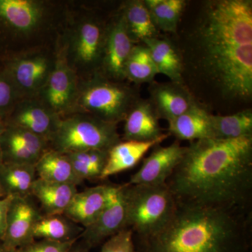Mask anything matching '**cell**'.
<instances>
[{"label":"cell","mask_w":252,"mask_h":252,"mask_svg":"<svg viewBox=\"0 0 252 252\" xmlns=\"http://www.w3.org/2000/svg\"><path fill=\"white\" fill-rule=\"evenodd\" d=\"M101 252H137L133 232L124 228L104 242Z\"/></svg>","instance_id":"33"},{"label":"cell","mask_w":252,"mask_h":252,"mask_svg":"<svg viewBox=\"0 0 252 252\" xmlns=\"http://www.w3.org/2000/svg\"><path fill=\"white\" fill-rule=\"evenodd\" d=\"M90 250L91 249L88 248L85 244L83 243L82 242L79 243L77 241L68 252H89Z\"/></svg>","instance_id":"36"},{"label":"cell","mask_w":252,"mask_h":252,"mask_svg":"<svg viewBox=\"0 0 252 252\" xmlns=\"http://www.w3.org/2000/svg\"><path fill=\"white\" fill-rule=\"evenodd\" d=\"M166 185L179 201L252 212V136L190 142Z\"/></svg>","instance_id":"2"},{"label":"cell","mask_w":252,"mask_h":252,"mask_svg":"<svg viewBox=\"0 0 252 252\" xmlns=\"http://www.w3.org/2000/svg\"><path fill=\"white\" fill-rule=\"evenodd\" d=\"M77 186L56 183L36 179L32 190V196L41 205L43 215L63 214L78 193Z\"/></svg>","instance_id":"22"},{"label":"cell","mask_w":252,"mask_h":252,"mask_svg":"<svg viewBox=\"0 0 252 252\" xmlns=\"http://www.w3.org/2000/svg\"><path fill=\"white\" fill-rule=\"evenodd\" d=\"M20 100L17 91L3 67L0 71V119L5 121Z\"/></svg>","instance_id":"32"},{"label":"cell","mask_w":252,"mask_h":252,"mask_svg":"<svg viewBox=\"0 0 252 252\" xmlns=\"http://www.w3.org/2000/svg\"><path fill=\"white\" fill-rule=\"evenodd\" d=\"M122 140L118 124L88 114H72L61 117L49 145L60 153L69 154L91 149L109 151Z\"/></svg>","instance_id":"8"},{"label":"cell","mask_w":252,"mask_h":252,"mask_svg":"<svg viewBox=\"0 0 252 252\" xmlns=\"http://www.w3.org/2000/svg\"><path fill=\"white\" fill-rule=\"evenodd\" d=\"M112 185H101L78 192L63 215L83 228L97 220L108 201Z\"/></svg>","instance_id":"20"},{"label":"cell","mask_w":252,"mask_h":252,"mask_svg":"<svg viewBox=\"0 0 252 252\" xmlns=\"http://www.w3.org/2000/svg\"><path fill=\"white\" fill-rule=\"evenodd\" d=\"M43 216L32 196L12 197L6 215L2 242L7 248L18 249L34 241V226Z\"/></svg>","instance_id":"12"},{"label":"cell","mask_w":252,"mask_h":252,"mask_svg":"<svg viewBox=\"0 0 252 252\" xmlns=\"http://www.w3.org/2000/svg\"><path fill=\"white\" fill-rule=\"evenodd\" d=\"M126 80L135 84L153 82L158 74L147 46L136 44L131 51L125 66Z\"/></svg>","instance_id":"30"},{"label":"cell","mask_w":252,"mask_h":252,"mask_svg":"<svg viewBox=\"0 0 252 252\" xmlns=\"http://www.w3.org/2000/svg\"><path fill=\"white\" fill-rule=\"evenodd\" d=\"M252 212L177 200L171 220L137 252H252Z\"/></svg>","instance_id":"3"},{"label":"cell","mask_w":252,"mask_h":252,"mask_svg":"<svg viewBox=\"0 0 252 252\" xmlns=\"http://www.w3.org/2000/svg\"><path fill=\"white\" fill-rule=\"evenodd\" d=\"M149 101L158 119L167 122L180 117L191 108L198 101L184 84L169 82L151 83Z\"/></svg>","instance_id":"17"},{"label":"cell","mask_w":252,"mask_h":252,"mask_svg":"<svg viewBox=\"0 0 252 252\" xmlns=\"http://www.w3.org/2000/svg\"><path fill=\"white\" fill-rule=\"evenodd\" d=\"M3 69V63L1 62V61H0V71L1 70V69Z\"/></svg>","instance_id":"40"},{"label":"cell","mask_w":252,"mask_h":252,"mask_svg":"<svg viewBox=\"0 0 252 252\" xmlns=\"http://www.w3.org/2000/svg\"><path fill=\"white\" fill-rule=\"evenodd\" d=\"M56 49L27 53L3 62L20 99L38 97L54 67Z\"/></svg>","instance_id":"9"},{"label":"cell","mask_w":252,"mask_h":252,"mask_svg":"<svg viewBox=\"0 0 252 252\" xmlns=\"http://www.w3.org/2000/svg\"><path fill=\"white\" fill-rule=\"evenodd\" d=\"M135 45L118 6L109 23L98 73L112 80L125 81L126 63Z\"/></svg>","instance_id":"11"},{"label":"cell","mask_w":252,"mask_h":252,"mask_svg":"<svg viewBox=\"0 0 252 252\" xmlns=\"http://www.w3.org/2000/svg\"><path fill=\"white\" fill-rule=\"evenodd\" d=\"M67 4V0H0V61L56 49Z\"/></svg>","instance_id":"4"},{"label":"cell","mask_w":252,"mask_h":252,"mask_svg":"<svg viewBox=\"0 0 252 252\" xmlns=\"http://www.w3.org/2000/svg\"><path fill=\"white\" fill-rule=\"evenodd\" d=\"M56 114L39 97L22 99L5 119L6 125L30 131L50 141L61 121Z\"/></svg>","instance_id":"14"},{"label":"cell","mask_w":252,"mask_h":252,"mask_svg":"<svg viewBox=\"0 0 252 252\" xmlns=\"http://www.w3.org/2000/svg\"><path fill=\"white\" fill-rule=\"evenodd\" d=\"M169 136L165 133L160 138L149 142L122 140L118 142L109 150L107 162L99 180H105L135 167L151 149L159 145Z\"/></svg>","instance_id":"19"},{"label":"cell","mask_w":252,"mask_h":252,"mask_svg":"<svg viewBox=\"0 0 252 252\" xmlns=\"http://www.w3.org/2000/svg\"><path fill=\"white\" fill-rule=\"evenodd\" d=\"M78 240L61 242L48 240H34L32 243L18 249V252H68Z\"/></svg>","instance_id":"34"},{"label":"cell","mask_w":252,"mask_h":252,"mask_svg":"<svg viewBox=\"0 0 252 252\" xmlns=\"http://www.w3.org/2000/svg\"><path fill=\"white\" fill-rule=\"evenodd\" d=\"M119 9L131 39L135 44L158 35V30L154 25L144 1H124L119 5Z\"/></svg>","instance_id":"23"},{"label":"cell","mask_w":252,"mask_h":252,"mask_svg":"<svg viewBox=\"0 0 252 252\" xmlns=\"http://www.w3.org/2000/svg\"><path fill=\"white\" fill-rule=\"evenodd\" d=\"M11 196H5L0 199V240L2 241L6 231V215Z\"/></svg>","instance_id":"35"},{"label":"cell","mask_w":252,"mask_h":252,"mask_svg":"<svg viewBox=\"0 0 252 252\" xmlns=\"http://www.w3.org/2000/svg\"><path fill=\"white\" fill-rule=\"evenodd\" d=\"M151 17L159 31L177 33L185 7L184 0H145Z\"/></svg>","instance_id":"29"},{"label":"cell","mask_w":252,"mask_h":252,"mask_svg":"<svg viewBox=\"0 0 252 252\" xmlns=\"http://www.w3.org/2000/svg\"><path fill=\"white\" fill-rule=\"evenodd\" d=\"M117 8L108 10L97 3L67 0L63 36L68 63L78 79L99 72L107 30Z\"/></svg>","instance_id":"5"},{"label":"cell","mask_w":252,"mask_h":252,"mask_svg":"<svg viewBox=\"0 0 252 252\" xmlns=\"http://www.w3.org/2000/svg\"><path fill=\"white\" fill-rule=\"evenodd\" d=\"M36 179L34 165L6 162L0 165V184L6 196H32Z\"/></svg>","instance_id":"26"},{"label":"cell","mask_w":252,"mask_h":252,"mask_svg":"<svg viewBox=\"0 0 252 252\" xmlns=\"http://www.w3.org/2000/svg\"><path fill=\"white\" fill-rule=\"evenodd\" d=\"M213 138L233 140L252 136V111L243 109L230 115L212 117Z\"/></svg>","instance_id":"28"},{"label":"cell","mask_w":252,"mask_h":252,"mask_svg":"<svg viewBox=\"0 0 252 252\" xmlns=\"http://www.w3.org/2000/svg\"><path fill=\"white\" fill-rule=\"evenodd\" d=\"M126 212V228L137 241L155 236L169 223L177 200L166 185H123Z\"/></svg>","instance_id":"7"},{"label":"cell","mask_w":252,"mask_h":252,"mask_svg":"<svg viewBox=\"0 0 252 252\" xmlns=\"http://www.w3.org/2000/svg\"><path fill=\"white\" fill-rule=\"evenodd\" d=\"M142 43L148 49L158 74L166 76L172 82L183 84L182 59L177 46L171 41L158 36Z\"/></svg>","instance_id":"24"},{"label":"cell","mask_w":252,"mask_h":252,"mask_svg":"<svg viewBox=\"0 0 252 252\" xmlns=\"http://www.w3.org/2000/svg\"><path fill=\"white\" fill-rule=\"evenodd\" d=\"M38 179L78 186L83 183L73 169L70 160L66 154L49 149L35 165Z\"/></svg>","instance_id":"25"},{"label":"cell","mask_w":252,"mask_h":252,"mask_svg":"<svg viewBox=\"0 0 252 252\" xmlns=\"http://www.w3.org/2000/svg\"><path fill=\"white\" fill-rule=\"evenodd\" d=\"M158 120L150 102L139 99L124 120L122 140L149 142L160 138L165 133Z\"/></svg>","instance_id":"18"},{"label":"cell","mask_w":252,"mask_h":252,"mask_svg":"<svg viewBox=\"0 0 252 252\" xmlns=\"http://www.w3.org/2000/svg\"><path fill=\"white\" fill-rule=\"evenodd\" d=\"M78 81L77 74L68 63L66 43L63 32L56 45L54 67L38 97L51 110L62 117L72 104Z\"/></svg>","instance_id":"10"},{"label":"cell","mask_w":252,"mask_h":252,"mask_svg":"<svg viewBox=\"0 0 252 252\" xmlns=\"http://www.w3.org/2000/svg\"><path fill=\"white\" fill-rule=\"evenodd\" d=\"M5 127H6V124L3 119H0V165L2 163V158H1V136L4 132Z\"/></svg>","instance_id":"37"},{"label":"cell","mask_w":252,"mask_h":252,"mask_svg":"<svg viewBox=\"0 0 252 252\" xmlns=\"http://www.w3.org/2000/svg\"><path fill=\"white\" fill-rule=\"evenodd\" d=\"M84 228L74 223L63 214L44 215L39 219L34 226V240H48L64 242L79 240Z\"/></svg>","instance_id":"27"},{"label":"cell","mask_w":252,"mask_h":252,"mask_svg":"<svg viewBox=\"0 0 252 252\" xmlns=\"http://www.w3.org/2000/svg\"><path fill=\"white\" fill-rule=\"evenodd\" d=\"M148 157L143 160L138 171L130 177L129 185L161 186L175 171L185 155L187 147L175 142L167 147H154Z\"/></svg>","instance_id":"15"},{"label":"cell","mask_w":252,"mask_h":252,"mask_svg":"<svg viewBox=\"0 0 252 252\" xmlns=\"http://www.w3.org/2000/svg\"><path fill=\"white\" fill-rule=\"evenodd\" d=\"M139 99L137 91L125 81L112 80L97 72L79 79L72 104L64 115L88 114L119 124L124 122Z\"/></svg>","instance_id":"6"},{"label":"cell","mask_w":252,"mask_h":252,"mask_svg":"<svg viewBox=\"0 0 252 252\" xmlns=\"http://www.w3.org/2000/svg\"><path fill=\"white\" fill-rule=\"evenodd\" d=\"M108 152L91 149L64 154L70 160L76 175L84 182L85 180H99L107 162Z\"/></svg>","instance_id":"31"},{"label":"cell","mask_w":252,"mask_h":252,"mask_svg":"<svg viewBox=\"0 0 252 252\" xmlns=\"http://www.w3.org/2000/svg\"><path fill=\"white\" fill-rule=\"evenodd\" d=\"M0 252H18L17 250L7 248L5 246L3 242L0 240Z\"/></svg>","instance_id":"38"},{"label":"cell","mask_w":252,"mask_h":252,"mask_svg":"<svg viewBox=\"0 0 252 252\" xmlns=\"http://www.w3.org/2000/svg\"><path fill=\"white\" fill-rule=\"evenodd\" d=\"M5 196H6V195H5L4 190H3L1 184H0V199L4 198Z\"/></svg>","instance_id":"39"},{"label":"cell","mask_w":252,"mask_h":252,"mask_svg":"<svg viewBox=\"0 0 252 252\" xmlns=\"http://www.w3.org/2000/svg\"><path fill=\"white\" fill-rule=\"evenodd\" d=\"M212 114L205 106L195 104L185 114L168 122V132L177 140L194 141L213 138Z\"/></svg>","instance_id":"21"},{"label":"cell","mask_w":252,"mask_h":252,"mask_svg":"<svg viewBox=\"0 0 252 252\" xmlns=\"http://www.w3.org/2000/svg\"><path fill=\"white\" fill-rule=\"evenodd\" d=\"M49 149V140L16 126L6 125L1 136L2 162L35 166Z\"/></svg>","instance_id":"16"},{"label":"cell","mask_w":252,"mask_h":252,"mask_svg":"<svg viewBox=\"0 0 252 252\" xmlns=\"http://www.w3.org/2000/svg\"><path fill=\"white\" fill-rule=\"evenodd\" d=\"M177 48L190 94L201 87L221 104L252 100L251 0L205 1Z\"/></svg>","instance_id":"1"},{"label":"cell","mask_w":252,"mask_h":252,"mask_svg":"<svg viewBox=\"0 0 252 252\" xmlns=\"http://www.w3.org/2000/svg\"><path fill=\"white\" fill-rule=\"evenodd\" d=\"M126 212L123 185L111 186L108 201L92 224L84 228L79 239L89 249L104 243L126 228Z\"/></svg>","instance_id":"13"}]
</instances>
